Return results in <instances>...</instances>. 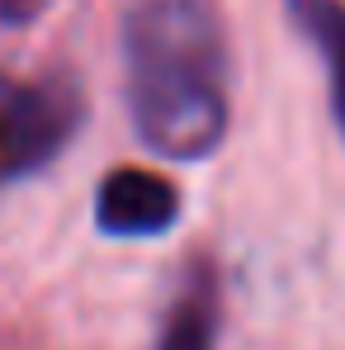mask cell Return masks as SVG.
<instances>
[{
    "label": "cell",
    "mask_w": 345,
    "mask_h": 350,
    "mask_svg": "<svg viewBox=\"0 0 345 350\" xmlns=\"http://www.w3.org/2000/svg\"><path fill=\"white\" fill-rule=\"evenodd\" d=\"M298 19L317 53L327 62V85H331V114L345 137V5L341 0H298Z\"/></svg>",
    "instance_id": "cell-4"
},
{
    "label": "cell",
    "mask_w": 345,
    "mask_h": 350,
    "mask_svg": "<svg viewBox=\"0 0 345 350\" xmlns=\"http://www.w3.org/2000/svg\"><path fill=\"white\" fill-rule=\"evenodd\" d=\"M123 95L137 142L166 161H208L232 123V48L218 0H133Z\"/></svg>",
    "instance_id": "cell-1"
},
{
    "label": "cell",
    "mask_w": 345,
    "mask_h": 350,
    "mask_svg": "<svg viewBox=\"0 0 345 350\" xmlns=\"http://www.w3.org/2000/svg\"><path fill=\"white\" fill-rule=\"evenodd\" d=\"M85 123L76 81L43 76L19 81L0 71V185H19L48 171Z\"/></svg>",
    "instance_id": "cell-2"
},
{
    "label": "cell",
    "mask_w": 345,
    "mask_h": 350,
    "mask_svg": "<svg viewBox=\"0 0 345 350\" xmlns=\"http://www.w3.org/2000/svg\"><path fill=\"white\" fill-rule=\"evenodd\" d=\"M48 5L53 0H0V29H29L48 14Z\"/></svg>",
    "instance_id": "cell-6"
},
{
    "label": "cell",
    "mask_w": 345,
    "mask_h": 350,
    "mask_svg": "<svg viewBox=\"0 0 345 350\" xmlns=\"http://www.w3.org/2000/svg\"><path fill=\"white\" fill-rule=\"evenodd\" d=\"M213 336H218V293L208 275H194V284L180 289V298L171 303L156 350H213Z\"/></svg>",
    "instance_id": "cell-5"
},
{
    "label": "cell",
    "mask_w": 345,
    "mask_h": 350,
    "mask_svg": "<svg viewBox=\"0 0 345 350\" xmlns=\"http://www.w3.org/2000/svg\"><path fill=\"white\" fill-rule=\"evenodd\" d=\"M180 189L166 175L142 166H118L95 185V232L137 241V237H166L180 223Z\"/></svg>",
    "instance_id": "cell-3"
}]
</instances>
